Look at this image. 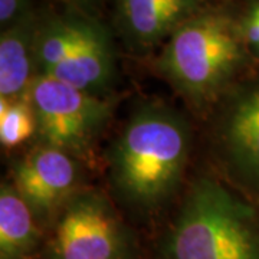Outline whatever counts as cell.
Wrapping results in <instances>:
<instances>
[{
    "instance_id": "6da1fadb",
    "label": "cell",
    "mask_w": 259,
    "mask_h": 259,
    "mask_svg": "<svg viewBox=\"0 0 259 259\" xmlns=\"http://www.w3.org/2000/svg\"><path fill=\"white\" fill-rule=\"evenodd\" d=\"M190 153L189 125L163 105H144L130 118L111 151V180L120 197L141 212L175 194Z\"/></svg>"
},
{
    "instance_id": "7a4b0ae2",
    "label": "cell",
    "mask_w": 259,
    "mask_h": 259,
    "mask_svg": "<svg viewBox=\"0 0 259 259\" xmlns=\"http://www.w3.org/2000/svg\"><path fill=\"white\" fill-rule=\"evenodd\" d=\"M164 259H259V219L219 182L199 179L161 241Z\"/></svg>"
},
{
    "instance_id": "3957f363",
    "label": "cell",
    "mask_w": 259,
    "mask_h": 259,
    "mask_svg": "<svg viewBox=\"0 0 259 259\" xmlns=\"http://www.w3.org/2000/svg\"><path fill=\"white\" fill-rule=\"evenodd\" d=\"M243 42L228 13L202 10L168 37L158 71L194 104L212 101L245 62Z\"/></svg>"
},
{
    "instance_id": "277c9868",
    "label": "cell",
    "mask_w": 259,
    "mask_h": 259,
    "mask_svg": "<svg viewBox=\"0 0 259 259\" xmlns=\"http://www.w3.org/2000/svg\"><path fill=\"white\" fill-rule=\"evenodd\" d=\"M28 98L42 144L72 157L87 158L91 154L111 115L107 101L48 75H35Z\"/></svg>"
},
{
    "instance_id": "5b68a950",
    "label": "cell",
    "mask_w": 259,
    "mask_h": 259,
    "mask_svg": "<svg viewBox=\"0 0 259 259\" xmlns=\"http://www.w3.org/2000/svg\"><path fill=\"white\" fill-rule=\"evenodd\" d=\"M48 259H133L134 245L110 202L97 192L72 196L64 207Z\"/></svg>"
},
{
    "instance_id": "8992f818",
    "label": "cell",
    "mask_w": 259,
    "mask_h": 259,
    "mask_svg": "<svg viewBox=\"0 0 259 259\" xmlns=\"http://www.w3.org/2000/svg\"><path fill=\"white\" fill-rule=\"evenodd\" d=\"M79 166L68 153L42 146L16 163L13 183L37 222H45L72 197Z\"/></svg>"
},
{
    "instance_id": "52a82bcc",
    "label": "cell",
    "mask_w": 259,
    "mask_h": 259,
    "mask_svg": "<svg viewBox=\"0 0 259 259\" xmlns=\"http://www.w3.org/2000/svg\"><path fill=\"white\" fill-rule=\"evenodd\" d=\"M218 140L229 170L259 190V78L242 85L223 111Z\"/></svg>"
},
{
    "instance_id": "ba28073f",
    "label": "cell",
    "mask_w": 259,
    "mask_h": 259,
    "mask_svg": "<svg viewBox=\"0 0 259 259\" xmlns=\"http://www.w3.org/2000/svg\"><path fill=\"white\" fill-rule=\"evenodd\" d=\"M121 29L133 47L157 45L202 12V0H115Z\"/></svg>"
},
{
    "instance_id": "9c48e42d",
    "label": "cell",
    "mask_w": 259,
    "mask_h": 259,
    "mask_svg": "<svg viewBox=\"0 0 259 259\" xmlns=\"http://www.w3.org/2000/svg\"><path fill=\"white\" fill-rule=\"evenodd\" d=\"M39 23L26 10L0 36V97L8 100L28 98L35 71V44Z\"/></svg>"
},
{
    "instance_id": "30bf717a",
    "label": "cell",
    "mask_w": 259,
    "mask_h": 259,
    "mask_svg": "<svg viewBox=\"0 0 259 259\" xmlns=\"http://www.w3.org/2000/svg\"><path fill=\"white\" fill-rule=\"evenodd\" d=\"M114 74V51L107 30L97 23L91 35L61 65L48 74L83 93L101 91Z\"/></svg>"
},
{
    "instance_id": "8fae6325",
    "label": "cell",
    "mask_w": 259,
    "mask_h": 259,
    "mask_svg": "<svg viewBox=\"0 0 259 259\" xmlns=\"http://www.w3.org/2000/svg\"><path fill=\"white\" fill-rule=\"evenodd\" d=\"M36 218L9 183L0 189V259H32L39 243Z\"/></svg>"
},
{
    "instance_id": "7c38bea8",
    "label": "cell",
    "mask_w": 259,
    "mask_h": 259,
    "mask_svg": "<svg viewBox=\"0 0 259 259\" xmlns=\"http://www.w3.org/2000/svg\"><path fill=\"white\" fill-rule=\"evenodd\" d=\"M97 22L87 18H54L39 25L35 44L36 75H48L91 35Z\"/></svg>"
},
{
    "instance_id": "4fadbf2b",
    "label": "cell",
    "mask_w": 259,
    "mask_h": 259,
    "mask_svg": "<svg viewBox=\"0 0 259 259\" xmlns=\"http://www.w3.org/2000/svg\"><path fill=\"white\" fill-rule=\"evenodd\" d=\"M35 130L36 118L29 98L8 100L0 97V141L5 147H18Z\"/></svg>"
},
{
    "instance_id": "5bb4252c",
    "label": "cell",
    "mask_w": 259,
    "mask_h": 259,
    "mask_svg": "<svg viewBox=\"0 0 259 259\" xmlns=\"http://www.w3.org/2000/svg\"><path fill=\"white\" fill-rule=\"evenodd\" d=\"M242 36L245 42L259 51V2L250 6L241 23Z\"/></svg>"
},
{
    "instance_id": "9a60e30c",
    "label": "cell",
    "mask_w": 259,
    "mask_h": 259,
    "mask_svg": "<svg viewBox=\"0 0 259 259\" xmlns=\"http://www.w3.org/2000/svg\"><path fill=\"white\" fill-rule=\"evenodd\" d=\"M26 10V0H0V22L9 25Z\"/></svg>"
},
{
    "instance_id": "2e32d148",
    "label": "cell",
    "mask_w": 259,
    "mask_h": 259,
    "mask_svg": "<svg viewBox=\"0 0 259 259\" xmlns=\"http://www.w3.org/2000/svg\"><path fill=\"white\" fill-rule=\"evenodd\" d=\"M69 2H87V0H69Z\"/></svg>"
}]
</instances>
